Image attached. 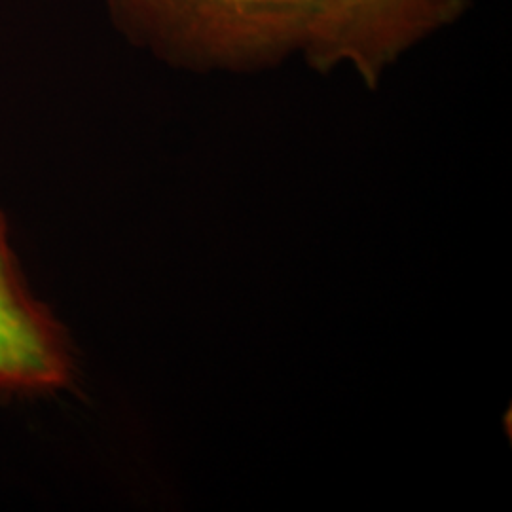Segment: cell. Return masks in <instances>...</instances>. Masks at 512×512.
<instances>
[{
    "label": "cell",
    "mask_w": 512,
    "mask_h": 512,
    "mask_svg": "<svg viewBox=\"0 0 512 512\" xmlns=\"http://www.w3.org/2000/svg\"><path fill=\"white\" fill-rule=\"evenodd\" d=\"M116 29L169 67L251 73L300 54L313 0H105Z\"/></svg>",
    "instance_id": "1"
},
{
    "label": "cell",
    "mask_w": 512,
    "mask_h": 512,
    "mask_svg": "<svg viewBox=\"0 0 512 512\" xmlns=\"http://www.w3.org/2000/svg\"><path fill=\"white\" fill-rule=\"evenodd\" d=\"M471 0H313L300 54L311 69L349 65L368 88L406 52L458 23Z\"/></svg>",
    "instance_id": "2"
},
{
    "label": "cell",
    "mask_w": 512,
    "mask_h": 512,
    "mask_svg": "<svg viewBox=\"0 0 512 512\" xmlns=\"http://www.w3.org/2000/svg\"><path fill=\"white\" fill-rule=\"evenodd\" d=\"M71 338L31 291L0 213V395H48L74 384Z\"/></svg>",
    "instance_id": "3"
}]
</instances>
